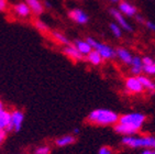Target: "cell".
Wrapping results in <instances>:
<instances>
[{
    "mask_svg": "<svg viewBox=\"0 0 155 154\" xmlns=\"http://www.w3.org/2000/svg\"><path fill=\"white\" fill-rule=\"evenodd\" d=\"M144 25H145L146 29H149L150 31H152V32H155V23H154V22L146 20L145 23H144Z\"/></svg>",
    "mask_w": 155,
    "mask_h": 154,
    "instance_id": "cell-26",
    "label": "cell"
},
{
    "mask_svg": "<svg viewBox=\"0 0 155 154\" xmlns=\"http://www.w3.org/2000/svg\"><path fill=\"white\" fill-rule=\"evenodd\" d=\"M109 28H110L111 33H112V34H114V35L116 36V38H120L121 36H122V31H123V29L121 27H120V25L118 23L114 22V23H111L110 25H109Z\"/></svg>",
    "mask_w": 155,
    "mask_h": 154,
    "instance_id": "cell-22",
    "label": "cell"
},
{
    "mask_svg": "<svg viewBox=\"0 0 155 154\" xmlns=\"http://www.w3.org/2000/svg\"><path fill=\"white\" fill-rule=\"evenodd\" d=\"M27 5L30 8L31 12L35 15H40L44 11V5L40 0H25Z\"/></svg>",
    "mask_w": 155,
    "mask_h": 154,
    "instance_id": "cell-16",
    "label": "cell"
},
{
    "mask_svg": "<svg viewBox=\"0 0 155 154\" xmlns=\"http://www.w3.org/2000/svg\"><path fill=\"white\" fill-rule=\"evenodd\" d=\"M98 154H114V150L110 146H102L99 149Z\"/></svg>",
    "mask_w": 155,
    "mask_h": 154,
    "instance_id": "cell-25",
    "label": "cell"
},
{
    "mask_svg": "<svg viewBox=\"0 0 155 154\" xmlns=\"http://www.w3.org/2000/svg\"><path fill=\"white\" fill-rule=\"evenodd\" d=\"M68 17L78 24H86L89 20L88 15L81 9H72L68 12Z\"/></svg>",
    "mask_w": 155,
    "mask_h": 154,
    "instance_id": "cell-9",
    "label": "cell"
},
{
    "mask_svg": "<svg viewBox=\"0 0 155 154\" xmlns=\"http://www.w3.org/2000/svg\"><path fill=\"white\" fill-rule=\"evenodd\" d=\"M135 21H137V23H140V24H143L144 25V23H145V19L142 17V15H135Z\"/></svg>",
    "mask_w": 155,
    "mask_h": 154,
    "instance_id": "cell-27",
    "label": "cell"
},
{
    "mask_svg": "<svg viewBox=\"0 0 155 154\" xmlns=\"http://www.w3.org/2000/svg\"><path fill=\"white\" fill-rule=\"evenodd\" d=\"M109 12H110V15H112V18L114 19L116 23L119 24L124 31H127V32H132V31H133V28H132V25L130 24V22L125 19V15H122V13L119 11V9L112 8V9L109 10Z\"/></svg>",
    "mask_w": 155,
    "mask_h": 154,
    "instance_id": "cell-6",
    "label": "cell"
},
{
    "mask_svg": "<svg viewBox=\"0 0 155 154\" xmlns=\"http://www.w3.org/2000/svg\"><path fill=\"white\" fill-rule=\"evenodd\" d=\"M63 52H64V54H65L68 59H73L75 62L81 61L84 57V55L77 50V48H76L75 45H71V44L65 45V48L63 49Z\"/></svg>",
    "mask_w": 155,
    "mask_h": 154,
    "instance_id": "cell-11",
    "label": "cell"
},
{
    "mask_svg": "<svg viewBox=\"0 0 155 154\" xmlns=\"http://www.w3.org/2000/svg\"><path fill=\"white\" fill-rule=\"evenodd\" d=\"M124 86L125 89L128 90L130 94H142L144 92V88L142 86V83H141L139 76H130L128 77L124 82Z\"/></svg>",
    "mask_w": 155,
    "mask_h": 154,
    "instance_id": "cell-5",
    "label": "cell"
},
{
    "mask_svg": "<svg viewBox=\"0 0 155 154\" xmlns=\"http://www.w3.org/2000/svg\"><path fill=\"white\" fill-rule=\"evenodd\" d=\"M140 154H155V149H145L142 150Z\"/></svg>",
    "mask_w": 155,
    "mask_h": 154,
    "instance_id": "cell-29",
    "label": "cell"
},
{
    "mask_svg": "<svg viewBox=\"0 0 155 154\" xmlns=\"http://www.w3.org/2000/svg\"><path fill=\"white\" fill-rule=\"evenodd\" d=\"M76 141V138L72 134H67V136H63L61 138H57L55 140V144L58 148H64V146H68V145L73 144Z\"/></svg>",
    "mask_w": 155,
    "mask_h": 154,
    "instance_id": "cell-19",
    "label": "cell"
},
{
    "mask_svg": "<svg viewBox=\"0 0 155 154\" xmlns=\"http://www.w3.org/2000/svg\"><path fill=\"white\" fill-rule=\"evenodd\" d=\"M52 36L55 40V42H57L58 44H63V45H68L69 41L68 38H66V35H64L63 33L58 32V31H53L52 32Z\"/></svg>",
    "mask_w": 155,
    "mask_h": 154,
    "instance_id": "cell-21",
    "label": "cell"
},
{
    "mask_svg": "<svg viewBox=\"0 0 155 154\" xmlns=\"http://www.w3.org/2000/svg\"><path fill=\"white\" fill-rule=\"evenodd\" d=\"M124 146L130 149H155V136L151 134H144V136H123L121 140Z\"/></svg>",
    "mask_w": 155,
    "mask_h": 154,
    "instance_id": "cell-3",
    "label": "cell"
},
{
    "mask_svg": "<svg viewBox=\"0 0 155 154\" xmlns=\"http://www.w3.org/2000/svg\"><path fill=\"white\" fill-rule=\"evenodd\" d=\"M11 122V112L5 108H0V130H5L8 132V128Z\"/></svg>",
    "mask_w": 155,
    "mask_h": 154,
    "instance_id": "cell-12",
    "label": "cell"
},
{
    "mask_svg": "<svg viewBox=\"0 0 155 154\" xmlns=\"http://www.w3.org/2000/svg\"><path fill=\"white\" fill-rule=\"evenodd\" d=\"M116 57L119 59L120 62L123 63L124 65H130L133 59V55L131 52L125 48H118L116 49Z\"/></svg>",
    "mask_w": 155,
    "mask_h": 154,
    "instance_id": "cell-10",
    "label": "cell"
},
{
    "mask_svg": "<svg viewBox=\"0 0 155 154\" xmlns=\"http://www.w3.org/2000/svg\"><path fill=\"white\" fill-rule=\"evenodd\" d=\"M24 120V113L21 111V110L15 109L13 111H11V122H10V126L8 128V132L9 131H20L21 127H22V123H23Z\"/></svg>",
    "mask_w": 155,
    "mask_h": 154,
    "instance_id": "cell-7",
    "label": "cell"
},
{
    "mask_svg": "<svg viewBox=\"0 0 155 154\" xmlns=\"http://www.w3.org/2000/svg\"><path fill=\"white\" fill-rule=\"evenodd\" d=\"M139 78H140L141 83H142V86H143L144 90L150 92L151 95H154L155 94V83L154 82H153L150 77L144 76V75H140Z\"/></svg>",
    "mask_w": 155,
    "mask_h": 154,
    "instance_id": "cell-17",
    "label": "cell"
},
{
    "mask_svg": "<svg viewBox=\"0 0 155 154\" xmlns=\"http://www.w3.org/2000/svg\"><path fill=\"white\" fill-rule=\"evenodd\" d=\"M74 133H75V134L79 133V129H75V130H74Z\"/></svg>",
    "mask_w": 155,
    "mask_h": 154,
    "instance_id": "cell-32",
    "label": "cell"
},
{
    "mask_svg": "<svg viewBox=\"0 0 155 154\" xmlns=\"http://www.w3.org/2000/svg\"><path fill=\"white\" fill-rule=\"evenodd\" d=\"M109 1H111L112 3H119L121 0H109Z\"/></svg>",
    "mask_w": 155,
    "mask_h": 154,
    "instance_id": "cell-31",
    "label": "cell"
},
{
    "mask_svg": "<svg viewBox=\"0 0 155 154\" xmlns=\"http://www.w3.org/2000/svg\"><path fill=\"white\" fill-rule=\"evenodd\" d=\"M146 119V116L142 112L124 113L120 116L118 123L114 125V131L123 136H134L143 128Z\"/></svg>",
    "mask_w": 155,
    "mask_h": 154,
    "instance_id": "cell-1",
    "label": "cell"
},
{
    "mask_svg": "<svg viewBox=\"0 0 155 154\" xmlns=\"http://www.w3.org/2000/svg\"><path fill=\"white\" fill-rule=\"evenodd\" d=\"M6 136H7V131L0 130V145L2 144V142L5 141V139H6Z\"/></svg>",
    "mask_w": 155,
    "mask_h": 154,
    "instance_id": "cell-28",
    "label": "cell"
},
{
    "mask_svg": "<svg viewBox=\"0 0 155 154\" xmlns=\"http://www.w3.org/2000/svg\"><path fill=\"white\" fill-rule=\"evenodd\" d=\"M1 107H3V104L1 102V101H0V108H1Z\"/></svg>",
    "mask_w": 155,
    "mask_h": 154,
    "instance_id": "cell-33",
    "label": "cell"
},
{
    "mask_svg": "<svg viewBox=\"0 0 155 154\" xmlns=\"http://www.w3.org/2000/svg\"><path fill=\"white\" fill-rule=\"evenodd\" d=\"M34 24H35L36 29L39 30V31H41V32L45 33L48 31V27L46 25V23H44L42 20H36L35 22H34Z\"/></svg>",
    "mask_w": 155,
    "mask_h": 154,
    "instance_id": "cell-23",
    "label": "cell"
},
{
    "mask_svg": "<svg viewBox=\"0 0 155 154\" xmlns=\"http://www.w3.org/2000/svg\"><path fill=\"white\" fill-rule=\"evenodd\" d=\"M130 71H131L133 76H140L143 73V61L142 57L134 56L132 59L131 64H130Z\"/></svg>",
    "mask_w": 155,
    "mask_h": 154,
    "instance_id": "cell-13",
    "label": "cell"
},
{
    "mask_svg": "<svg viewBox=\"0 0 155 154\" xmlns=\"http://www.w3.org/2000/svg\"><path fill=\"white\" fill-rule=\"evenodd\" d=\"M51 152V149L48 145H40L35 149L34 154H50Z\"/></svg>",
    "mask_w": 155,
    "mask_h": 154,
    "instance_id": "cell-24",
    "label": "cell"
},
{
    "mask_svg": "<svg viewBox=\"0 0 155 154\" xmlns=\"http://www.w3.org/2000/svg\"><path fill=\"white\" fill-rule=\"evenodd\" d=\"M143 61V73L147 76H155V61L150 56L142 57Z\"/></svg>",
    "mask_w": 155,
    "mask_h": 154,
    "instance_id": "cell-14",
    "label": "cell"
},
{
    "mask_svg": "<svg viewBox=\"0 0 155 154\" xmlns=\"http://www.w3.org/2000/svg\"><path fill=\"white\" fill-rule=\"evenodd\" d=\"M13 10H15V13H17L19 17H21V18H27L31 13V10H30V8H29V6L27 5V2L17 3L15 6V8H13Z\"/></svg>",
    "mask_w": 155,
    "mask_h": 154,
    "instance_id": "cell-18",
    "label": "cell"
},
{
    "mask_svg": "<svg viewBox=\"0 0 155 154\" xmlns=\"http://www.w3.org/2000/svg\"><path fill=\"white\" fill-rule=\"evenodd\" d=\"M120 116L114 110L104 109V108H99V109L93 110L88 115L87 120L89 123L95 126H114L119 121Z\"/></svg>",
    "mask_w": 155,
    "mask_h": 154,
    "instance_id": "cell-2",
    "label": "cell"
},
{
    "mask_svg": "<svg viewBox=\"0 0 155 154\" xmlns=\"http://www.w3.org/2000/svg\"><path fill=\"white\" fill-rule=\"evenodd\" d=\"M87 41L89 42L95 51H97L104 59H112L116 57V50L112 46L104 44L102 42H99L94 38H87Z\"/></svg>",
    "mask_w": 155,
    "mask_h": 154,
    "instance_id": "cell-4",
    "label": "cell"
},
{
    "mask_svg": "<svg viewBox=\"0 0 155 154\" xmlns=\"http://www.w3.org/2000/svg\"><path fill=\"white\" fill-rule=\"evenodd\" d=\"M86 57H87V61H88L91 65H95V66L100 65V64L102 63V61H104V59L101 57V55H100V54L95 50L91 51V52H90Z\"/></svg>",
    "mask_w": 155,
    "mask_h": 154,
    "instance_id": "cell-20",
    "label": "cell"
},
{
    "mask_svg": "<svg viewBox=\"0 0 155 154\" xmlns=\"http://www.w3.org/2000/svg\"><path fill=\"white\" fill-rule=\"evenodd\" d=\"M118 9L119 11L124 15L125 17H129V18H132V17H135L137 15V9L134 5H132L131 2H129L127 0H121L119 2V6H118Z\"/></svg>",
    "mask_w": 155,
    "mask_h": 154,
    "instance_id": "cell-8",
    "label": "cell"
},
{
    "mask_svg": "<svg viewBox=\"0 0 155 154\" xmlns=\"http://www.w3.org/2000/svg\"><path fill=\"white\" fill-rule=\"evenodd\" d=\"M7 8V0H0V11H5Z\"/></svg>",
    "mask_w": 155,
    "mask_h": 154,
    "instance_id": "cell-30",
    "label": "cell"
},
{
    "mask_svg": "<svg viewBox=\"0 0 155 154\" xmlns=\"http://www.w3.org/2000/svg\"><path fill=\"white\" fill-rule=\"evenodd\" d=\"M74 45L77 48V50L83 54L84 56H87L94 50L93 46L90 45V43L87 40H76Z\"/></svg>",
    "mask_w": 155,
    "mask_h": 154,
    "instance_id": "cell-15",
    "label": "cell"
}]
</instances>
